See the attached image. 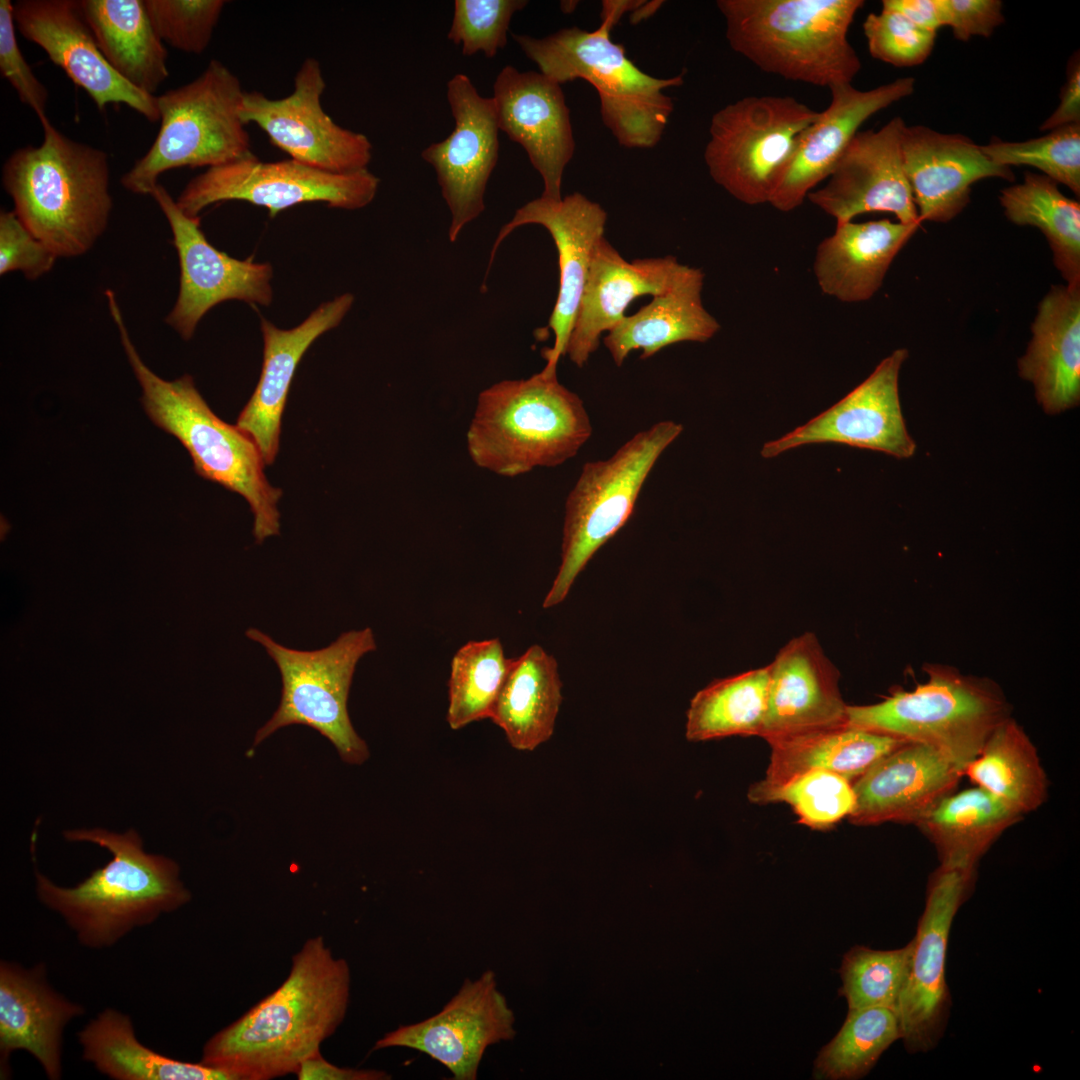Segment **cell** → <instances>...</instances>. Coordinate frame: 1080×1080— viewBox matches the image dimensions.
<instances>
[{"label":"cell","instance_id":"obj_50","mask_svg":"<svg viewBox=\"0 0 1080 1080\" xmlns=\"http://www.w3.org/2000/svg\"><path fill=\"white\" fill-rule=\"evenodd\" d=\"M14 4L0 1V73L16 91L20 101L31 108L39 121L47 119L48 90L26 62L16 39Z\"/></svg>","mask_w":1080,"mask_h":1080},{"label":"cell","instance_id":"obj_32","mask_svg":"<svg viewBox=\"0 0 1080 1080\" xmlns=\"http://www.w3.org/2000/svg\"><path fill=\"white\" fill-rule=\"evenodd\" d=\"M920 225L889 219L836 223L835 232L818 245L815 255L813 268L821 291L841 302L869 300Z\"/></svg>","mask_w":1080,"mask_h":1080},{"label":"cell","instance_id":"obj_43","mask_svg":"<svg viewBox=\"0 0 1080 1080\" xmlns=\"http://www.w3.org/2000/svg\"><path fill=\"white\" fill-rule=\"evenodd\" d=\"M900 1038L894 1010L886 1007L849 1009L833 1039L814 1062L813 1077L856 1080L867 1075L882 1053Z\"/></svg>","mask_w":1080,"mask_h":1080},{"label":"cell","instance_id":"obj_29","mask_svg":"<svg viewBox=\"0 0 1080 1080\" xmlns=\"http://www.w3.org/2000/svg\"><path fill=\"white\" fill-rule=\"evenodd\" d=\"M46 975L42 963L30 969L6 960L0 963L2 1079L10 1076L9 1058L17 1050L30 1053L50 1080L62 1076L65 1027L85 1009L52 988Z\"/></svg>","mask_w":1080,"mask_h":1080},{"label":"cell","instance_id":"obj_7","mask_svg":"<svg viewBox=\"0 0 1080 1080\" xmlns=\"http://www.w3.org/2000/svg\"><path fill=\"white\" fill-rule=\"evenodd\" d=\"M593 31L563 28L543 38L512 33L540 73L560 85L583 79L597 91L604 125L626 148H652L661 140L674 104L663 91L683 84V75L657 78L643 72L611 39L617 20L601 14Z\"/></svg>","mask_w":1080,"mask_h":1080},{"label":"cell","instance_id":"obj_14","mask_svg":"<svg viewBox=\"0 0 1080 1080\" xmlns=\"http://www.w3.org/2000/svg\"><path fill=\"white\" fill-rule=\"evenodd\" d=\"M326 83L317 59L306 58L294 77L293 91L272 99L244 92L240 116L255 124L290 159L332 173L367 169L372 144L362 133L341 127L324 111Z\"/></svg>","mask_w":1080,"mask_h":1080},{"label":"cell","instance_id":"obj_42","mask_svg":"<svg viewBox=\"0 0 1080 1080\" xmlns=\"http://www.w3.org/2000/svg\"><path fill=\"white\" fill-rule=\"evenodd\" d=\"M511 662L498 638L472 640L456 651L450 665L446 713L452 730L490 719Z\"/></svg>","mask_w":1080,"mask_h":1080},{"label":"cell","instance_id":"obj_25","mask_svg":"<svg viewBox=\"0 0 1080 1080\" xmlns=\"http://www.w3.org/2000/svg\"><path fill=\"white\" fill-rule=\"evenodd\" d=\"M691 267L674 256L636 259L632 262L602 237L596 244L585 289L565 355L584 366L598 349L600 337L626 315L631 302L643 295H660L681 282Z\"/></svg>","mask_w":1080,"mask_h":1080},{"label":"cell","instance_id":"obj_37","mask_svg":"<svg viewBox=\"0 0 1080 1080\" xmlns=\"http://www.w3.org/2000/svg\"><path fill=\"white\" fill-rule=\"evenodd\" d=\"M1021 816L976 786L948 794L916 825L935 846L941 867L975 874L980 858Z\"/></svg>","mask_w":1080,"mask_h":1080},{"label":"cell","instance_id":"obj_19","mask_svg":"<svg viewBox=\"0 0 1080 1080\" xmlns=\"http://www.w3.org/2000/svg\"><path fill=\"white\" fill-rule=\"evenodd\" d=\"M907 357L905 348L893 351L835 405L779 439L766 442L762 457L773 458L813 443H840L898 459L912 457L916 444L907 431L898 390L899 372Z\"/></svg>","mask_w":1080,"mask_h":1080},{"label":"cell","instance_id":"obj_1","mask_svg":"<svg viewBox=\"0 0 1080 1080\" xmlns=\"http://www.w3.org/2000/svg\"><path fill=\"white\" fill-rule=\"evenodd\" d=\"M351 970L321 935L292 956L286 979L204 1044L200 1062L233 1080H272L295 1074L320 1052L348 1011Z\"/></svg>","mask_w":1080,"mask_h":1080},{"label":"cell","instance_id":"obj_21","mask_svg":"<svg viewBox=\"0 0 1080 1080\" xmlns=\"http://www.w3.org/2000/svg\"><path fill=\"white\" fill-rule=\"evenodd\" d=\"M14 18L22 36L40 46L99 110L124 104L152 123L160 120L157 96L134 87L111 67L79 1L20 0L14 4Z\"/></svg>","mask_w":1080,"mask_h":1080},{"label":"cell","instance_id":"obj_10","mask_svg":"<svg viewBox=\"0 0 1080 1080\" xmlns=\"http://www.w3.org/2000/svg\"><path fill=\"white\" fill-rule=\"evenodd\" d=\"M683 426L663 420L636 433L611 457L590 461L565 502L561 563L543 601L560 604L589 560L628 521L651 470Z\"/></svg>","mask_w":1080,"mask_h":1080},{"label":"cell","instance_id":"obj_6","mask_svg":"<svg viewBox=\"0 0 1080 1080\" xmlns=\"http://www.w3.org/2000/svg\"><path fill=\"white\" fill-rule=\"evenodd\" d=\"M863 0H718L730 47L764 72L815 86L851 83L848 41Z\"/></svg>","mask_w":1080,"mask_h":1080},{"label":"cell","instance_id":"obj_23","mask_svg":"<svg viewBox=\"0 0 1080 1080\" xmlns=\"http://www.w3.org/2000/svg\"><path fill=\"white\" fill-rule=\"evenodd\" d=\"M499 130L525 150L540 174L542 196L560 200L564 169L575 140L561 85L542 73L507 65L493 84Z\"/></svg>","mask_w":1080,"mask_h":1080},{"label":"cell","instance_id":"obj_5","mask_svg":"<svg viewBox=\"0 0 1080 1080\" xmlns=\"http://www.w3.org/2000/svg\"><path fill=\"white\" fill-rule=\"evenodd\" d=\"M591 434L583 400L541 370L479 393L466 446L477 467L512 478L565 463Z\"/></svg>","mask_w":1080,"mask_h":1080},{"label":"cell","instance_id":"obj_55","mask_svg":"<svg viewBox=\"0 0 1080 1080\" xmlns=\"http://www.w3.org/2000/svg\"><path fill=\"white\" fill-rule=\"evenodd\" d=\"M882 7L900 12L915 25L937 32L945 26L942 0H884Z\"/></svg>","mask_w":1080,"mask_h":1080},{"label":"cell","instance_id":"obj_13","mask_svg":"<svg viewBox=\"0 0 1080 1080\" xmlns=\"http://www.w3.org/2000/svg\"><path fill=\"white\" fill-rule=\"evenodd\" d=\"M380 179L368 169L332 173L293 159L260 161L254 154L206 169L191 179L176 199L190 217L207 207L239 200L264 207L271 218L290 207L320 202L330 208L357 210L376 196Z\"/></svg>","mask_w":1080,"mask_h":1080},{"label":"cell","instance_id":"obj_18","mask_svg":"<svg viewBox=\"0 0 1080 1080\" xmlns=\"http://www.w3.org/2000/svg\"><path fill=\"white\" fill-rule=\"evenodd\" d=\"M447 100L454 129L444 140L426 147L421 157L436 173L451 213L448 238L455 242L463 228L485 209L484 195L499 155V126L493 98L481 96L465 74L447 82Z\"/></svg>","mask_w":1080,"mask_h":1080},{"label":"cell","instance_id":"obj_22","mask_svg":"<svg viewBox=\"0 0 1080 1080\" xmlns=\"http://www.w3.org/2000/svg\"><path fill=\"white\" fill-rule=\"evenodd\" d=\"M607 213L600 204L575 192L560 200L543 196L522 207L499 231L494 242L489 266L500 243L523 225L543 226L551 235L558 252L559 290L549 318L548 327L554 335L553 346L544 353L546 364L542 371L557 373L576 319L589 274L592 254L604 237Z\"/></svg>","mask_w":1080,"mask_h":1080},{"label":"cell","instance_id":"obj_26","mask_svg":"<svg viewBox=\"0 0 1080 1080\" xmlns=\"http://www.w3.org/2000/svg\"><path fill=\"white\" fill-rule=\"evenodd\" d=\"M902 154L921 222L955 218L970 202L971 186L981 179L1015 180L1010 167L992 161L970 138L923 125H906Z\"/></svg>","mask_w":1080,"mask_h":1080},{"label":"cell","instance_id":"obj_12","mask_svg":"<svg viewBox=\"0 0 1080 1080\" xmlns=\"http://www.w3.org/2000/svg\"><path fill=\"white\" fill-rule=\"evenodd\" d=\"M819 112L789 96H748L711 118L704 160L712 179L747 205L770 203L802 132Z\"/></svg>","mask_w":1080,"mask_h":1080},{"label":"cell","instance_id":"obj_49","mask_svg":"<svg viewBox=\"0 0 1080 1080\" xmlns=\"http://www.w3.org/2000/svg\"><path fill=\"white\" fill-rule=\"evenodd\" d=\"M863 31L870 55L895 67L922 64L931 54L936 32L921 28L900 12L882 7L870 13Z\"/></svg>","mask_w":1080,"mask_h":1080},{"label":"cell","instance_id":"obj_41","mask_svg":"<svg viewBox=\"0 0 1080 1080\" xmlns=\"http://www.w3.org/2000/svg\"><path fill=\"white\" fill-rule=\"evenodd\" d=\"M768 685V665L711 682L690 701L686 738L700 742L735 735L760 736Z\"/></svg>","mask_w":1080,"mask_h":1080},{"label":"cell","instance_id":"obj_47","mask_svg":"<svg viewBox=\"0 0 1080 1080\" xmlns=\"http://www.w3.org/2000/svg\"><path fill=\"white\" fill-rule=\"evenodd\" d=\"M163 41L185 53H203L226 5L224 0H144Z\"/></svg>","mask_w":1080,"mask_h":1080},{"label":"cell","instance_id":"obj_31","mask_svg":"<svg viewBox=\"0 0 1080 1080\" xmlns=\"http://www.w3.org/2000/svg\"><path fill=\"white\" fill-rule=\"evenodd\" d=\"M1032 338L1018 360L1043 410L1056 415L1080 402V286L1053 285L1040 301Z\"/></svg>","mask_w":1080,"mask_h":1080},{"label":"cell","instance_id":"obj_3","mask_svg":"<svg viewBox=\"0 0 1080 1080\" xmlns=\"http://www.w3.org/2000/svg\"><path fill=\"white\" fill-rule=\"evenodd\" d=\"M43 141L16 149L2 184L25 227L57 257L87 253L107 229L113 201L108 155L40 122Z\"/></svg>","mask_w":1080,"mask_h":1080},{"label":"cell","instance_id":"obj_54","mask_svg":"<svg viewBox=\"0 0 1080 1080\" xmlns=\"http://www.w3.org/2000/svg\"><path fill=\"white\" fill-rule=\"evenodd\" d=\"M1070 124H1080V64L1078 53L1074 55L1069 63L1067 80L1060 93V104L1043 122L1040 129L1048 131Z\"/></svg>","mask_w":1080,"mask_h":1080},{"label":"cell","instance_id":"obj_20","mask_svg":"<svg viewBox=\"0 0 1080 1080\" xmlns=\"http://www.w3.org/2000/svg\"><path fill=\"white\" fill-rule=\"evenodd\" d=\"M906 123L892 118L879 130L858 131L828 182L807 197L836 223L870 212H888L898 222L921 224L905 175L902 136Z\"/></svg>","mask_w":1080,"mask_h":1080},{"label":"cell","instance_id":"obj_51","mask_svg":"<svg viewBox=\"0 0 1080 1080\" xmlns=\"http://www.w3.org/2000/svg\"><path fill=\"white\" fill-rule=\"evenodd\" d=\"M57 255L36 238L14 211L0 213V274L21 271L36 280L54 267Z\"/></svg>","mask_w":1080,"mask_h":1080},{"label":"cell","instance_id":"obj_48","mask_svg":"<svg viewBox=\"0 0 1080 1080\" xmlns=\"http://www.w3.org/2000/svg\"><path fill=\"white\" fill-rule=\"evenodd\" d=\"M527 4L526 0H456L447 38L466 56L482 52L492 58L507 44L513 15Z\"/></svg>","mask_w":1080,"mask_h":1080},{"label":"cell","instance_id":"obj_45","mask_svg":"<svg viewBox=\"0 0 1080 1080\" xmlns=\"http://www.w3.org/2000/svg\"><path fill=\"white\" fill-rule=\"evenodd\" d=\"M748 798L758 804L787 803L799 822L813 829L832 827L848 817L855 806L852 782L823 770L801 773L777 787L750 793Z\"/></svg>","mask_w":1080,"mask_h":1080},{"label":"cell","instance_id":"obj_44","mask_svg":"<svg viewBox=\"0 0 1080 1080\" xmlns=\"http://www.w3.org/2000/svg\"><path fill=\"white\" fill-rule=\"evenodd\" d=\"M912 942L894 950L857 945L842 958L840 976L849 1009L886 1007L895 1011L910 965Z\"/></svg>","mask_w":1080,"mask_h":1080},{"label":"cell","instance_id":"obj_9","mask_svg":"<svg viewBox=\"0 0 1080 1080\" xmlns=\"http://www.w3.org/2000/svg\"><path fill=\"white\" fill-rule=\"evenodd\" d=\"M926 682L897 689L881 702L847 706V723L930 746L957 766L979 754L992 730L1008 716L1001 691L986 679L929 664Z\"/></svg>","mask_w":1080,"mask_h":1080},{"label":"cell","instance_id":"obj_35","mask_svg":"<svg viewBox=\"0 0 1080 1080\" xmlns=\"http://www.w3.org/2000/svg\"><path fill=\"white\" fill-rule=\"evenodd\" d=\"M79 5L111 67L134 87L154 95L169 76L167 50L144 0H80Z\"/></svg>","mask_w":1080,"mask_h":1080},{"label":"cell","instance_id":"obj_2","mask_svg":"<svg viewBox=\"0 0 1080 1080\" xmlns=\"http://www.w3.org/2000/svg\"><path fill=\"white\" fill-rule=\"evenodd\" d=\"M64 837L97 844L112 855L74 887L58 886L39 871L35 873L39 900L64 919L86 948H109L191 899L180 880L178 864L147 853L132 828L124 833L101 828L70 830Z\"/></svg>","mask_w":1080,"mask_h":1080},{"label":"cell","instance_id":"obj_4","mask_svg":"<svg viewBox=\"0 0 1080 1080\" xmlns=\"http://www.w3.org/2000/svg\"><path fill=\"white\" fill-rule=\"evenodd\" d=\"M105 296L129 364L142 388L141 403L150 420L180 441L199 476L246 499L254 516L253 535L257 543L278 535L277 504L282 490L269 484L256 443L236 425L215 415L190 375L167 381L151 371L130 338L115 293L107 289Z\"/></svg>","mask_w":1080,"mask_h":1080},{"label":"cell","instance_id":"obj_39","mask_svg":"<svg viewBox=\"0 0 1080 1080\" xmlns=\"http://www.w3.org/2000/svg\"><path fill=\"white\" fill-rule=\"evenodd\" d=\"M963 775L1021 815L1036 810L1047 795V779L1036 748L1009 717L992 730Z\"/></svg>","mask_w":1080,"mask_h":1080},{"label":"cell","instance_id":"obj_30","mask_svg":"<svg viewBox=\"0 0 1080 1080\" xmlns=\"http://www.w3.org/2000/svg\"><path fill=\"white\" fill-rule=\"evenodd\" d=\"M353 303L351 293L339 295L320 304L291 329H280L260 318L264 343L262 370L236 426L256 443L265 465H271L279 451L281 417L299 362L317 338L341 323Z\"/></svg>","mask_w":1080,"mask_h":1080},{"label":"cell","instance_id":"obj_27","mask_svg":"<svg viewBox=\"0 0 1080 1080\" xmlns=\"http://www.w3.org/2000/svg\"><path fill=\"white\" fill-rule=\"evenodd\" d=\"M915 79L898 78L871 90L851 83L830 87L829 106L800 135L784 178L769 204L782 212L799 207L828 178L859 127L872 115L911 95Z\"/></svg>","mask_w":1080,"mask_h":1080},{"label":"cell","instance_id":"obj_53","mask_svg":"<svg viewBox=\"0 0 1080 1080\" xmlns=\"http://www.w3.org/2000/svg\"><path fill=\"white\" fill-rule=\"evenodd\" d=\"M298 1080H388L391 1075L377 1069L340 1067L317 1053L301 1063L295 1073Z\"/></svg>","mask_w":1080,"mask_h":1080},{"label":"cell","instance_id":"obj_34","mask_svg":"<svg viewBox=\"0 0 1080 1080\" xmlns=\"http://www.w3.org/2000/svg\"><path fill=\"white\" fill-rule=\"evenodd\" d=\"M703 280L702 270L691 267L676 286L653 296L649 304L607 332L603 342L614 363L621 366L630 352L639 349L640 358L648 359L675 343L711 339L720 324L703 306Z\"/></svg>","mask_w":1080,"mask_h":1080},{"label":"cell","instance_id":"obj_15","mask_svg":"<svg viewBox=\"0 0 1080 1080\" xmlns=\"http://www.w3.org/2000/svg\"><path fill=\"white\" fill-rule=\"evenodd\" d=\"M974 875L939 866L930 877L925 908L911 941L908 974L895 1008L900 1039L910 1053L933 1049L945 1030L951 1005L945 978L948 938Z\"/></svg>","mask_w":1080,"mask_h":1080},{"label":"cell","instance_id":"obj_36","mask_svg":"<svg viewBox=\"0 0 1080 1080\" xmlns=\"http://www.w3.org/2000/svg\"><path fill=\"white\" fill-rule=\"evenodd\" d=\"M562 703L556 659L541 646H530L512 662L490 719L519 751H533L548 741Z\"/></svg>","mask_w":1080,"mask_h":1080},{"label":"cell","instance_id":"obj_52","mask_svg":"<svg viewBox=\"0 0 1080 1080\" xmlns=\"http://www.w3.org/2000/svg\"><path fill=\"white\" fill-rule=\"evenodd\" d=\"M945 26L952 28L956 39L989 37L1005 19L999 0H942Z\"/></svg>","mask_w":1080,"mask_h":1080},{"label":"cell","instance_id":"obj_8","mask_svg":"<svg viewBox=\"0 0 1080 1080\" xmlns=\"http://www.w3.org/2000/svg\"><path fill=\"white\" fill-rule=\"evenodd\" d=\"M239 78L212 59L193 81L157 96L158 134L120 179L135 194L151 195L161 174L182 167H217L252 155L240 116Z\"/></svg>","mask_w":1080,"mask_h":1080},{"label":"cell","instance_id":"obj_38","mask_svg":"<svg viewBox=\"0 0 1080 1080\" xmlns=\"http://www.w3.org/2000/svg\"><path fill=\"white\" fill-rule=\"evenodd\" d=\"M82 1058L115 1080H233L227 1073L162 1055L142 1044L130 1017L107 1008L78 1033Z\"/></svg>","mask_w":1080,"mask_h":1080},{"label":"cell","instance_id":"obj_28","mask_svg":"<svg viewBox=\"0 0 1080 1080\" xmlns=\"http://www.w3.org/2000/svg\"><path fill=\"white\" fill-rule=\"evenodd\" d=\"M962 771L936 749L908 742L893 750L853 783L855 825L884 822L917 824L941 799L955 791Z\"/></svg>","mask_w":1080,"mask_h":1080},{"label":"cell","instance_id":"obj_11","mask_svg":"<svg viewBox=\"0 0 1080 1080\" xmlns=\"http://www.w3.org/2000/svg\"><path fill=\"white\" fill-rule=\"evenodd\" d=\"M245 634L265 648L282 681L279 706L257 731L254 746L280 728L300 724L327 738L344 762L364 763L368 746L351 723L347 703L359 660L376 649L372 629L344 632L327 647L311 651L283 646L255 628Z\"/></svg>","mask_w":1080,"mask_h":1080},{"label":"cell","instance_id":"obj_16","mask_svg":"<svg viewBox=\"0 0 1080 1080\" xmlns=\"http://www.w3.org/2000/svg\"><path fill=\"white\" fill-rule=\"evenodd\" d=\"M151 196L169 223L180 268L178 297L165 317L167 325L184 340H190L200 320L222 302L271 304L270 263L239 260L215 248L201 230L200 217L185 214L161 184Z\"/></svg>","mask_w":1080,"mask_h":1080},{"label":"cell","instance_id":"obj_33","mask_svg":"<svg viewBox=\"0 0 1080 1080\" xmlns=\"http://www.w3.org/2000/svg\"><path fill=\"white\" fill-rule=\"evenodd\" d=\"M906 743L848 723L772 741L765 777L753 784L748 794L777 787L811 770L833 772L853 783L878 760Z\"/></svg>","mask_w":1080,"mask_h":1080},{"label":"cell","instance_id":"obj_46","mask_svg":"<svg viewBox=\"0 0 1080 1080\" xmlns=\"http://www.w3.org/2000/svg\"><path fill=\"white\" fill-rule=\"evenodd\" d=\"M995 163L1004 166H1032L1043 175L1080 195V124L1050 130L1044 136L1020 142L998 138L980 146Z\"/></svg>","mask_w":1080,"mask_h":1080},{"label":"cell","instance_id":"obj_40","mask_svg":"<svg viewBox=\"0 0 1080 1080\" xmlns=\"http://www.w3.org/2000/svg\"><path fill=\"white\" fill-rule=\"evenodd\" d=\"M999 201L1009 221L1034 226L1046 237L1053 262L1067 285L1080 286V203L1058 183L1026 172L1020 184L1001 190Z\"/></svg>","mask_w":1080,"mask_h":1080},{"label":"cell","instance_id":"obj_17","mask_svg":"<svg viewBox=\"0 0 1080 1080\" xmlns=\"http://www.w3.org/2000/svg\"><path fill=\"white\" fill-rule=\"evenodd\" d=\"M514 1035V1014L498 989L495 972L486 970L476 979H465L438 1013L387 1032L372 1050L413 1049L445 1066L452 1079L475 1080L487 1048Z\"/></svg>","mask_w":1080,"mask_h":1080},{"label":"cell","instance_id":"obj_24","mask_svg":"<svg viewBox=\"0 0 1080 1080\" xmlns=\"http://www.w3.org/2000/svg\"><path fill=\"white\" fill-rule=\"evenodd\" d=\"M769 666L760 737L768 743L847 723L839 671L817 637L805 632L783 646Z\"/></svg>","mask_w":1080,"mask_h":1080}]
</instances>
